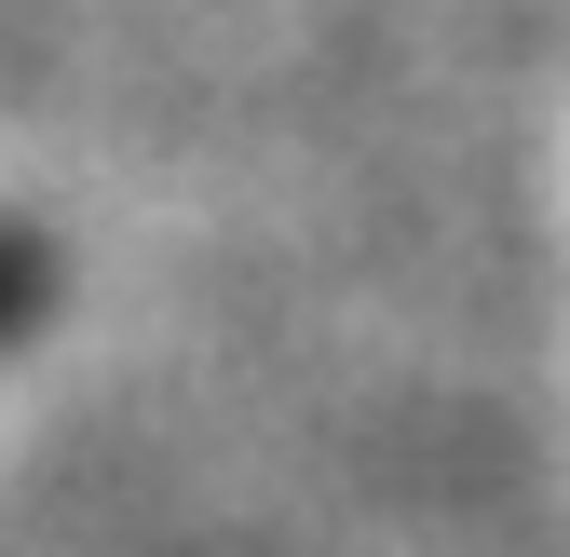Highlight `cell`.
<instances>
[{
    "label": "cell",
    "instance_id": "1",
    "mask_svg": "<svg viewBox=\"0 0 570 557\" xmlns=\"http://www.w3.org/2000/svg\"><path fill=\"white\" fill-rule=\"evenodd\" d=\"M28 313H41V245L0 232V326H28Z\"/></svg>",
    "mask_w": 570,
    "mask_h": 557
}]
</instances>
